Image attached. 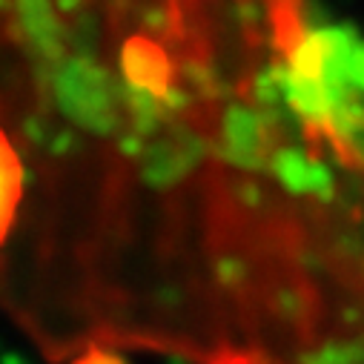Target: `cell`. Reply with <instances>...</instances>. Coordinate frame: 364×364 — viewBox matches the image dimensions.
<instances>
[{
    "label": "cell",
    "mask_w": 364,
    "mask_h": 364,
    "mask_svg": "<svg viewBox=\"0 0 364 364\" xmlns=\"http://www.w3.org/2000/svg\"><path fill=\"white\" fill-rule=\"evenodd\" d=\"M21 193H23V169H21V158L12 149L9 138L0 132V241L6 238L18 204H21Z\"/></svg>",
    "instance_id": "1"
}]
</instances>
